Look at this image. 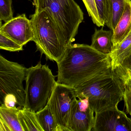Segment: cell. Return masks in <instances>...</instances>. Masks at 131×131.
<instances>
[{
	"mask_svg": "<svg viewBox=\"0 0 131 131\" xmlns=\"http://www.w3.org/2000/svg\"><path fill=\"white\" fill-rule=\"evenodd\" d=\"M94 112L86 98L75 100L70 112L67 131H91L95 123Z\"/></svg>",
	"mask_w": 131,
	"mask_h": 131,
	"instance_id": "cell-9",
	"label": "cell"
},
{
	"mask_svg": "<svg viewBox=\"0 0 131 131\" xmlns=\"http://www.w3.org/2000/svg\"><path fill=\"white\" fill-rule=\"evenodd\" d=\"M27 70L22 65L0 56V97L3 101L7 95H13L17 105L24 108L26 94L23 82L26 80Z\"/></svg>",
	"mask_w": 131,
	"mask_h": 131,
	"instance_id": "cell-6",
	"label": "cell"
},
{
	"mask_svg": "<svg viewBox=\"0 0 131 131\" xmlns=\"http://www.w3.org/2000/svg\"><path fill=\"white\" fill-rule=\"evenodd\" d=\"M99 16L103 26L108 21L109 0H95Z\"/></svg>",
	"mask_w": 131,
	"mask_h": 131,
	"instance_id": "cell-22",
	"label": "cell"
},
{
	"mask_svg": "<svg viewBox=\"0 0 131 131\" xmlns=\"http://www.w3.org/2000/svg\"><path fill=\"white\" fill-rule=\"evenodd\" d=\"M23 46L0 33V49L10 52H18L23 50Z\"/></svg>",
	"mask_w": 131,
	"mask_h": 131,
	"instance_id": "cell-20",
	"label": "cell"
},
{
	"mask_svg": "<svg viewBox=\"0 0 131 131\" xmlns=\"http://www.w3.org/2000/svg\"><path fill=\"white\" fill-rule=\"evenodd\" d=\"M82 1L93 23L99 27H103L100 19L95 0H82Z\"/></svg>",
	"mask_w": 131,
	"mask_h": 131,
	"instance_id": "cell-21",
	"label": "cell"
},
{
	"mask_svg": "<svg viewBox=\"0 0 131 131\" xmlns=\"http://www.w3.org/2000/svg\"><path fill=\"white\" fill-rule=\"evenodd\" d=\"M0 131H12L9 126L1 119H0Z\"/></svg>",
	"mask_w": 131,
	"mask_h": 131,
	"instance_id": "cell-24",
	"label": "cell"
},
{
	"mask_svg": "<svg viewBox=\"0 0 131 131\" xmlns=\"http://www.w3.org/2000/svg\"><path fill=\"white\" fill-rule=\"evenodd\" d=\"M18 116L24 131H43L37 121L36 113L23 108L19 110Z\"/></svg>",
	"mask_w": 131,
	"mask_h": 131,
	"instance_id": "cell-17",
	"label": "cell"
},
{
	"mask_svg": "<svg viewBox=\"0 0 131 131\" xmlns=\"http://www.w3.org/2000/svg\"><path fill=\"white\" fill-rule=\"evenodd\" d=\"M55 78L49 66L40 62L27 69L24 108L35 113L44 108L57 83Z\"/></svg>",
	"mask_w": 131,
	"mask_h": 131,
	"instance_id": "cell-4",
	"label": "cell"
},
{
	"mask_svg": "<svg viewBox=\"0 0 131 131\" xmlns=\"http://www.w3.org/2000/svg\"><path fill=\"white\" fill-rule=\"evenodd\" d=\"M20 109L16 106L9 108L4 104L0 106V119L4 121L12 131H24L18 118Z\"/></svg>",
	"mask_w": 131,
	"mask_h": 131,
	"instance_id": "cell-15",
	"label": "cell"
},
{
	"mask_svg": "<svg viewBox=\"0 0 131 131\" xmlns=\"http://www.w3.org/2000/svg\"><path fill=\"white\" fill-rule=\"evenodd\" d=\"M131 50V31L122 42L114 47L112 52L110 54L113 70L120 66Z\"/></svg>",
	"mask_w": 131,
	"mask_h": 131,
	"instance_id": "cell-13",
	"label": "cell"
},
{
	"mask_svg": "<svg viewBox=\"0 0 131 131\" xmlns=\"http://www.w3.org/2000/svg\"><path fill=\"white\" fill-rule=\"evenodd\" d=\"M34 2V5H35L36 6V0H33Z\"/></svg>",
	"mask_w": 131,
	"mask_h": 131,
	"instance_id": "cell-25",
	"label": "cell"
},
{
	"mask_svg": "<svg viewBox=\"0 0 131 131\" xmlns=\"http://www.w3.org/2000/svg\"><path fill=\"white\" fill-rule=\"evenodd\" d=\"M75 89L77 98H87L95 113L117 107L123 100L122 81L114 70L94 77Z\"/></svg>",
	"mask_w": 131,
	"mask_h": 131,
	"instance_id": "cell-2",
	"label": "cell"
},
{
	"mask_svg": "<svg viewBox=\"0 0 131 131\" xmlns=\"http://www.w3.org/2000/svg\"><path fill=\"white\" fill-rule=\"evenodd\" d=\"M116 72L120 76L123 84V98L126 111L131 119V77L128 74Z\"/></svg>",
	"mask_w": 131,
	"mask_h": 131,
	"instance_id": "cell-18",
	"label": "cell"
},
{
	"mask_svg": "<svg viewBox=\"0 0 131 131\" xmlns=\"http://www.w3.org/2000/svg\"><path fill=\"white\" fill-rule=\"evenodd\" d=\"M114 70L117 72L128 74L131 77V50L120 66Z\"/></svg>",
	"mask_w": 131,
	"mask_h": 131,
	"instance_id": "cell-23",
	"label": "cell"
},
{
	"mask_svg": "<svg viewBox=\"0 0 131 131\" xmlns=\"http://www.w3.org/2000/svg\"><path fill=\"white\" fill-rule=\"evenodd\" d=\"M57 64V83L74 88L94 77L113 71L109 55L86 44H72L68 47Z\"/></svg>",
	"mask_w": 131,
	"mask_h": 131,
	"instance_id": "cell-1",
	"label": "cell"
},
{
	"mask_svg": "<svg viewBox=\"0 0 131 131\" xmlns=\"http://www.w3.org/2000/svg\"><path fill=\"white\" fill-rule=\"evenodd\" d=\"M93 131H131V119L118 107L96 113Z\"/></svg>",
	"mask_w": 131,
	"mask_h": 131,
	"instance_id": "cell-8",
	"label": "cell"
},
{
	"mask_svg": "<svg viewBox=\"0 0 131 131\" xmlns=\"http://www.w3.org/2000/svg\"><path fill=\"white\" fill-rule=\"evenodd\" d=\"M126 0H109L108 21L105 25L114 31L125 9Z\"/></svg>",
	"mask_w": 131,
	"mask_h": 131,
	"instance_id": "cell-14",
	"label": "cell"
},
{
	"mask_svg": "<svg viewBox=\"0 0 131 131\" xmlns=\"http://www.w3.org/2000/svg\"><path fill=\"white\" fill-rule=\"evenodd\" d=\"M30 20L37 50L47 59L59 62L69 46L53 17L45 9L35 11Z\"/></svg>",
	"mask_w": 131,
	"mask_h": 131,
	"instance_id": "cell-3",
	"label": "cell"
},
{
	"mask_svg": "<svg viewBox=\"0 0 131 131\" xmlns=\"http://www.w3.org/2000/svg\"><path fill=\"white\" fill-rule=\"evenodd\" d=\"M113 31L104 30L103 26L100 29L95 30L92 36L91 46L103 54L110 55L113 50Z\"/></svg>",
	"mask_w": 131,
	"mask_h": 131,
	"instance_id": "cell-12",
	"label": "cell"
},
{
	"mask_svg": "<svg viewBox=\"0 0 131 131\" xmlns=\"http://www.w3.org/2000/svg\"><path fill=\"white\" fill-rule=\"evenodd\" d=\"M37 121L43 131H61L49 105L36 113Z\"/></svg>",
	"mask_w": 131,
	"mask_h": 131,
	"instance_id": "cell-16",
	"label": "cell"
},
{
	"mask_svg": "<svg viewBox=\"0 0 131 131\" xmlns=\"http://www.w3.org/2000/svg\"><path fill=\"white\" fill-rule=\"evenodd\" d=\"M1 23L0 33L20 45L23 46L33 40L34 34L32 23L24 14L14 17L3 25Z\"/></svg>",
	"mask_w": 131,
	"mask_h": 131,
	"instance_id": "cell-10",
	"label": "cell"
},
{
	"mask_svg": "<svg viewBox=\"0 0 131 131\" xmlns=\"http://www.w3.org/2000/svg\"><path fill=\"white\" fill-rule=\"evenodd\" d=\"M36 11L46 9L53 17L69 46L75 41L84 17L74 0H36Z\"/></svg>",
	"mask_w": 131,
	"mask_h": 131,
	"instance_id": "cell-5",
	"label": "cell"
},
{
	"mask_svg": "<svg viewBox=\"0 0 131 131\" xmlns=\"http://www.w3.org/2000/svg\"><path fill=\"white\" fill-rule=\"evenodd\" d=\"M131 31V1L126 0L124 12L113 31L114 47L119 44Z\"/></svg>",
	"mask_w": 131,
	"mask_h": 131,
	"instance_id": "cell-11",
	"label": "cell"
},
{
	"mask_svg": "<svg viewBox=\"0 0 131 131\" xmlns=\"http://www.w3.org/2000/svg\"><path fill=\"white\" fill-rule=\"evenodd\" d=\"M77 99L75 88L57 83L47 104L61 131H67L72 106Z\"/></svg>",
	"mask_w": 131,
	"mask_h": 131,
	"instance_id": "cell-7",
	"label": "cell"
},
{
	"mask_svg": "<svg viewBox=\"0 0 131 131\" xmlns=\"http://www.w3.org/2000/svg\"><path fill=\"white\" fill-rule=\"evenodd\" d=\"M13 0H0V20L7 23L13 19Z\"/></svg>",
	"mask_w": 131,
	"mask_h": 131,
	"instance_id": "cell-19",
	"label": "cell"
}]
</instances>
